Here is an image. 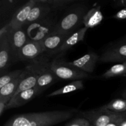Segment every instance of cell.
Returning a JSON list of instances; mask_svg holds the SVG:
<instances>
[{
	"mask_svg": "<svg viewBox=\"0 0 126 126\" xmlns=\"http://www.w3.org/2000/svg\"><path fill=\"white\" fill-rule=\"evenodd\" d=\"M29 71V73H28V75L21 81L20 83L19 86H18L14 96L18 94L23 92V91L32 89L36 87L39 76L37 74L32 72V71Z\"/></svg>",
	"mask_w": 126,
	"mask_h": 126,
	"instance_id": "obj_19",
	"label": "cell"
},
{
	"mask_svg": "<svg viewBox=\"0 0 126 126\" xmlns=\"http://www.w3.org/2000/svg\"><path fill=\"white\" fill-rule=\"evenodd\" d=\"M41 91H39L36 88H33L28 91H23L14 96L6 106V110L18 108L24 105L33 98L36 97L41 93Z\"/></svg>",
	"mask_w": 126,
	"mask_h": 126,
	"instance_id": "obj_14",
	"label": "cell"
},
{
	"mask_svg": "<svg viewBox=\"0 0 126 126\" xmlns=\"http://www.w3.org/2000/svg\"><path fill=\"white\" fill-rule=\"evenodd\" d=\"M113 18L118 20H126V7L118 11L114 16Z\"/></svg>",
	"mask_w": 126,
	"mask_h": 126,
	"instance_id": "obj_26",
	"label": "cell"
},
{
	"mask_svg": "<svg viewBox=\"0 0 126 126\" xmlns=\"http://www.w3.org/2000/svg\"><path fill=\"white\" fill-rule=\"evenodd\" d=\"M87 30L88 28L84 27L78 29V30L76 31L72 34L68 36L66 39L64 41L63 44H62L61 47L58 51L57 54H62L63 53H65L68 50L71 49L73 46L76 45L80 41H83Z\"/></svg>",
	"mask_w": 126,
	"mask_h": 126,
	"instance_id": "obj_17",
	"label": "cell"
},
{
	"mask_svg": "<svg viewBox=\"0 0 126 126\" xmlns=\"http://www.w3.org/2000/svg\"><path fill=\"white\" fill-rule=\"evenodd\" d=\"M93 126H107L116 119L126 116V113H117L107 109L105 106L80 113Z\"/></svg>",
	"mask_w": 126,
	"mask_h": 126,
	"instance_id": "obj_6",
	"label": "cell"
},
{
	"mask_svg": "<svg viewBox=\"0 0 126 126\" xmlns=\"http://www.w3.org/2000/svg\"><path fill=\"white\" fill-rule=\"evenodd\" d=\"M89 10L84 6H78L70 10L67 14L58 21L53 33L70 35L76 31L82 24L84 16Z\"/></svg>",
	"mask_w": 126,
	"mask_h": 126,
	"instance_id": "obj_3",
	"label": "cell"
},
{
	"mask_svg": "<svg viewBox=\"0 0 126 126\" xmlns=\"http://www.w3.org/2000/svg\"><path fill=\"white\" fill-rule=\"evenodd\" d=\"M58 21L55 16L51 13L44 19L29 25L26 31L28 39L34 41H43L53 33Z\"/></svg>",
	"mask_w": 126,
	"mask_h": 126,
	"instance_id": "obj_4",
	"label": "cell"
},
{
	"mask_svg": "<svg viewBox=\"0 0 126 126\" xmlns=\"http://www.w3.org/2000/svg\"><path fill=\"white\" fill-rule=\"evenodd\" d=\"M100 56L95 52H90L81 57L67 62L66 64L71 67L76 68L87 73H92L94 71L97 62L99 61Z\"/></svg>",
	"mask_w": 126,
	"mask_h": 126,
	"instance_id": "obj_8",
	"label": "cell"
},
{
	"mask_svg": "<svg viewBox=\"0 0 126 126\" xmlns=\"http://www.w3.org/2000/svg\"><path fill=\"white\" fill-rule=\"evenodd\" d=\"M29 71L25 69L23 73L18 78L12 82L5 85L2 88H0V101L7 104L11 98L14 97L21 81L28 74Z\"/></svg>",
	"mask_w": 126,
	"mask_h": 126,
	"instance_id": "obj_16",
	"label": "cell"
},
{
	"mask_svg": "<svg viewBox=\"0 0 126 126\" xmlns=\"http://www.w3.org/2000/svg\"><path fill=\"white\" fill-rule=\"evenodd\" d=\"M23 71H24V70H16L1 76L0 78V88H2L5 85L12 82V81L19 77L23 73Z\"/></svg>",
	"mask_w": 126,
	"mask_h": 126,
	"instance_id": "obj_23",
	"label": "cell"
},
{
	"mask_svg": "<svg viewBox=\"0 0 126 126\" xmlns=\"http://www.w3.org/2000/svg\"><path fill=\"white\" fill-rule=\"evenodd\" d=\"M44 53L41 41H34L28 39L17 55V61L31 62Z\"/></svg>",
	"mask_w": 126,
	"mask_h": 126,
	"instance_id": "obj_7",
	"label": "cell"
},
{
	"mask_svg": "<svg viewBox=\"0 0 126 126\" xmlns=\"http://www.w3.org/2000/svg\"><path fill=\"white\" fill-rule=\"evenodd\" d=\"M99 61L103 63L118 62L121 63L125 62H126V43L107 49L100 56Z\"/></svg>",
	"mask_w": 126,
	"mask_h": 126,
	"instance_id": "obj_11",
	"label": "cell"
},
{
	"mask_svg": "<svg viewBox=\"0 0 126 126\" xmlns=\"http://www.w3.org/2000/svg\"><path fill=\"white\" fill-rule=\"evenodd\" d=\"M9 38L11 47L12 61L16 62L18 52L28 41L27 33L23 27L16 30H10Z\"/></svg>",
	"mask_w": 126,
	"mask_h": 126,
	"instance_id": "obj_9",
	"label": "cell"
},
{
	"mask_svg": "<svg viewBox=\"0 0 126 126\" xmlns=\"http://www.w3.org/2000/svg\"><path fill=\"white\" fill-rule=\"evenodd\" d=\"M35 4L36 0H30L15 12L11 22L8 23L11 30H16L22 28L25 25L28 16Z\"/></svg>",
	"mask_w": 126,
	"mask_h": 126,
	"instance_id": "obj_12",
	"label": "cell"
},
{
	"mask_svg": "<svg viewBox=\"0 0 126 126\" xmlns=\"http://www.w3.org/2000/svg\"><path fill=\"white\" fill-rule=\"evenodd\" d=\"M46 1L51 6L54 11L65 8L75 2L74 0H46Z\"/></svg>",
	"mask_w": 126,
	"mask_h": 126,
	"instance_id": "obj_24",
	"label": "cell"
},
{
	"mask_svg": "<svg viewBox=\"0 0 126 126\" xmlns=\"http://www.w3.org/2000/svg\"><path fill=\"white\" fill-rule=\"evenodd\" d=\"M126 76V62L112 66L102 75V77L104 79H109L116 76Z\"/></svg>",
	"mask_w": 126,
	"mask_h": 126,
	"instance_id": "obj_21",
	"label": "cell"
},
{
	"mask_svg": "<svg viewBox=\"0 0 126 126\" xmlns=\"http://www.w3.org/2000/svg\"><path fill=\"white\" fill-rule=\"evenodd\" d=\"M122 96L123 97V98H124L125 99H126V90L123 92V94H122Z\"/></svg>",
	"mask_w": 126,
	"mask_h": 126,
	"instance_id": "obj_30",
	"label": "cell"
},
{
	"mask_svg": "<svg viewBox=\"0 0 126 126\" xmlns=\"http://www.w3.org/2000/svg\"><path fill=\"white\" fill-rule=\"evenodd\" d=\"M91 123L84 118H78L68 123L65 126H91Z\"/></svg>",
	"mask_w": 126,
	"mask_h": 126,
	"instance_id": "obj_25",
	"label": "cell"
},
{
	"mask_svg": "<svg viewBox=\"0 0 126 126\" xmlns=\"http://www.w3.org/2000/svg\"><path fill=\"white\" fill-rule=\"evenodd\" d=\"M103 20V16L101 12V6H97L87 11L84 16L83 24L87 28L97 27Z\"/></svg>",
	"mask_w": 126,
	"mask_h": 126,
	"instance_id": "obj_18",
	"label": "cell"
},
{
	"mask_svg": "<svg viewBox=\"0 0 126 126\" xmlns=\"http://www.w3.org/2000/svg\"><path fill=\"white\" fill-rule=\"evenodd\" d=\"M84 86L83 81L82 80H77V81H73V82H70L68 84L51 92L50 94L47 95V97H54V96L66 94L71 93V92H75V91H78V90L83 89Z\"/></svg>",
	"mask_w": 126,
	"mask_h": 126,
	"instance_id": "obj_20",
	"label": "cell"
},
{
	"mask_svg": "<svg viewBox=\"0 0 126 126\" xmlns=\"http://www.w3.org/2000/svg\"><path fill=\"white\" fill-rule=\"evenodd\" d=\"M69 36V35H68ZM68 35L58 33H52L41 41L42 46L44 53L50 54H57L58 51Z\"/></svg>",
	"mask_w": 126,
	"mask_h": 126,
	"instance_id": "obj_13",
	"label": "cell"
},
{
	"mask_svg": "<svg viewBox=\"0 0 126 126\" xmlns=\"http://www.w3.org/2000/svg\"><path fill=\"white\" fill-rule=\"evenodd\" d=\"M6 106H7V104L0 101V116H2V114L6 110Z\"/></svg>",
	"mask_w": 126,
	"mask_h": 126,
	"instance_id": "obj_28",
	"label": "cell"
},
{
	"mask_svg": "<svg viewBox=\"0 0 126 126\" xmlns=\"http://www.w3.org/2000/svg\"><path fill=\"white\" fill-rule=\"evenodd\" d=\"M9 33L0 36V70L1 72L8 67L12 61Z\"/></svg>",
	"mask_w": 126,
	"mask_h": 126,
	"instance_id": "obj_15",
	"label": "cell"
},
{
	"mask_svg": "<svg viewBox=\"0 0 126 126\" xmlns=\"http://www.w3.org/2000/svg\"><path fill=\"white\" fill-rule=\"evenodd\" d=\"M45 53L37 59L30 62L26 70L32 71L39 76L35 88L43 92L58 79V78L50 70V58Z\"/></svg>",
	"mask_w": 126,
	"mask_h": 126,
	"instance_id": "obj_2",
	"label": "cell"
},
{
	"mask_svg": "<svg viewBox=\"0 0 126 126\" xmlns=\"http://www.w3.org/2000/svg\"><path fill=\"white\" fill-rule=\"evenodd\" d=\"M104 106L107 109L114 113H125L126 111V99L116 98Z\"/></svg>",
	"mask_w": 126,
	"mask_h": 126,
	"instance_id": "obj_22",
	"label": "cell"
},
{
	"mask_svg": "<svg viewBox=\"0 0 126 126\" xmlns=\"http://www.w3.org/2000/svg\"><path fill=\"white\" fill-rule=\"evenodd\" d=\"M77 112L68 110L24 113L12 116L4 126H53L70 119Z\"/></svg>",
	"mask_w": 126,
	"mask_h": 126,
	"instance_id": "obj_1",
	"label": "cell"
},
{
	"mask_svg": "<svg viewBox=\"0 0 126 126\" xmlns=\"http://www.w3.org/2000/svg\"><path fill=\"white\" fill-rule=\"evenodd\" d=\"M91 126H92V125H91Z\"/></svg>",
	"mask_w": 126,
	"mask_h": 126,
	"instance_id": "obj_31",
	"label": "cell"
},
{
	"mask_svg": "<svg viewBox=\"0 0 126 126\" xmlns=\"http://www.w3.org/2000/svg\"><path fill=\"white\" fill-rule=\"evenodd\" d=\"M125 119H126V116L121 117V118H118V119L113 121V122L110 123V124H108L107 126H120V124L121 123V122L123 121V120H124Z\"/></svg>",
	"mask_w": 126,
	"mask_h": 126,
	"instance_id": "obj_27",
	"label": "cell"
},
{
	"mask_svg": "<svg viewBox=\"0 0 126 126\" xmlns=\"http://www.w3.org/2000/svg\"><path fill=\"white\" fill-rule=\"evenodd\" d=\"M50 70L58 79H61L77 81L88 79L91 77L87 73L70 66L66 64V62L59 59V57L55 58L51 60Z\"/></svg>",
	"mask_w": 126,
	"mask_h": 126,
	"instance_id": "obj_5",
	"label": "cell"
},
{
	"mask_svg": "<svg viewBox=\"0 0 126 126\" xmlns=\"http://www.w3.org/2000/svg\"><path fill=\"white\" fill-rule=\"evenodd\" d=\"M126 126V119L123 120V121L121 122V123L120 126Z\"/></svg>",
	"mask_w": 126,
	"mask_h": 126,
	"instance_id": "obj_29",
	"label": "cell"
},
{
	"mask_svg": "<svg viewBox=\"0 0 126 126\" xmlns=\"http://www.w3.org/2000/svg\"><path fill=\"white\" fill-rule=\"evenodd\" d=\"M52 7L47 2L46 0H36V4L32 8L25 25H29L37 21L44 19L52 13Z\"/></svg>",
	"mask_w": 126,
	"mask_h": 126,
	"instance_id": "obj_10",
	"label": "cell"
}]
</instances>
